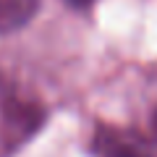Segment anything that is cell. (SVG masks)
Wrapping results in <instances>:
<instances>
[{
	"mask_svg": "<svg viewBox=\"0 0 157 157\" xmlns=\"http://www.w3.org/2000/svg\"><path fill=\"white\" fill-rule=\"evenodd\" d=\"M0 118H3V144L6 149H16L26 139H32L45 123V107L37 100L26 97L16 86L0 84Z\"/></svg>",
	"mask_w": 157,
	"mask_h": 157,
	"instance_id": "6da1fadb",
	"label": "cell"
},
{
	"mask_svg": "<svg viewBox=\"0 0 157 157\" xmlns=\"http://www.w3.org/2000/svg\"><path fill=\"white\" fill-rule=\"evenodd\" d=\"M92 155L94 157H155L149 147L131 131L113 128L107 123H97L92 134Z\"/></svg>",
	"mask_w": 157,
	"mask_h": 157,
	"instance_id": "7a4b0ae2",
	"label": "cell"
},
{
	"mask_svg": "<svg viewBox=\"0 0 157 157\" xmlns=\"http://www.w3.org/2000/svg\"><path fill=\"white\" fill-rule=\"evenodd\" d=\"M42 0H0V34L18 32L34 18Z\"/></svg>",
	"mask_w": 157,
	"mask_h": 157,
	"instance_id": "3957f363",
	"label": "cell"
},
{
	"mask_svg": "<svg viewBox=\"0 0 157 157\" xmlns=\"http://www.w3.org/2000/svg\"><path fill=\"white\" fill-rule=\"evenodd\" d=\"M68 6H73V8H89L92 3H97V0H66Z\"/></svg>",
	"mask_w": 157,
	"mask_h": 157,
	"instance_id": "277c9868",
	"label": "cell"
},
{
	"mask_svg": "<svg viewBox=\"0 0 157 157\" xmlns=\"http://www.w3.org/2000/svg\"><path fill=\"white\" fill-rule=\"evenodd\" d=\"M152 128H155V136H157V113H155V118H152Z\"/></svg>",
	"mask_w": 157,
	"mask_h": 157,
	"instance_id": "5b68a950",
	"label": "cell"
}]
</instances>
